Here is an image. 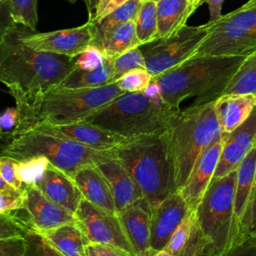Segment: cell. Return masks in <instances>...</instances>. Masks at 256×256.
<instances>
[{"mask_svg":"<svg viewBox=\"0 0 256 256\" xmlns=\"http://www.w3.org/2000/svg\"><path fill=\"white\" fill-rule=\"evenodd\" d=\"M83 198L111 213L117 214L110 186L97 165L79 169L73 176Z\"/></svg>","mask_w":256,"mask_h":256,"instance_id":"44dd1931","label":"cell"},{"mask_svg":"<svg viewBox=\"0 0 256 256\" xmlns=\"http://www.w3.org/2000/svg\"><path fill=\"white\" fill-rule=\"evenodd\" d=\"M206 250V240L200 225L197 221L196 213L190 235L179 252L178 256H204Z\"/></svg>","mask_w":256,"mask_h":256,"instance_id":"f35d334b","label":"cell"},{"mask_svg":"<svg viewBox=\"0 0 256 256\" xmlns=\"http://www.w3.org/2000/svg\"><path fill=\"white\" fill-rule=\"evenodd\" d=\"M225 256H256V237L236 243Z\"/></svg>","mask_w":256,"mask_h":256,"instance_id":"ee69618b","label":"cell"},{"mask_svg":"<svg viewBox=\"0 0 256 256\" xmlns=\"http://www.w3.org/2000/svg\"><path fill=\"white\" fill-rule=\"evenodd\" d=\"M136 69H146L145 58L140 47L133 48L114 58L112 82H117L123 75Z\"/></svg>","mask_w":256,"mask_h":256,"instance_id":"1f68e13d","label":"cell"},{"mask_svg":"<svg viewBox=\"0 0 256 256\" xmlns=\"http://www.w3.org/2000/svg\"><path fill=\"white\" fill-rule=\"evenodd\" d=\"M253 237H256V187L239 224L235 244Z\"/></svg>","mask_w":256,"mask_h":256,"instance_id":"74e56055","label":"cell"},{"mask_svg":"<svg viewBox=\"0 0 256 256\" xmlns=\"http://www.w3.org/2000/svg\"><path fill=\"white\" fill-rule=\"evenodd\" d=\"M9 16L12 23L34 31L38 23L37 0H8Z\"/></svg>","mask_w":256,"mask_h":256,"instance_id":"4dcf8cb0","label":"cell"},{"mask_svg":"<svg viewBox=\"0 0 256 256\" xmlns=\"http://www.w3.org/2000/svg\"><path fill=\"white\" fill-rule=\"evenodd\" d=\"M223 2L224 0H202V4L206 3L209 8V15H210L209 22H214L222 16L221 10H222Z\"/></svg>","mask_w":256,"mask_h":256,"instance_id":"bcb514c9","label":"cell"},{"mask_svg":"<svg viewBox=\"0 0 256 256\" xmlns=\"http://www.w3.org/2000/svg\"><path fill=\"white\" fill-rule=\"evenodd\" d=\"M142 1H145V0H142Z\"/></svg>","mask_w":256,"mask_h":256,"instance_id":"11a10c76","label":"cell"},{"mask_svg":"<svg viewBox=\"0 0 256 256\" xmlns=\"http://www.w3.org/2000/svg\"><path fill=\"white\" fill-rule=\"evenodd\" d=\"M24 209L32 228L41 234L61 225L76 222L74 213L51 201L34 184L28 185L25 189Z\"/></svg>","mask_w":256,"mask_h":256,"instance_id":"2e32d148","label":"cell"},{"mask_svg":"<svg viewBox=\"0 0 256 256\" xmlns=\"http://www.w3.org/2000/svg\"><path fill=\"white\" fill-rule=\"evenodd\" d=\"M224 145L212 180L219 179L237 170L242 160L256 144V107L240 126L227 135H222Z\"/></svg>","mask_w":256,"mask_h":256,"instance_id":"9a60e30c","label":"cell"},{"mask_svg":"<svg viewBox=\"0 0 256 256\" xmlns=\"http://www.w3.org/2000/svg\"><path fill=\"white\" fill-rule=\"evenodd\" d=\"M136 256H150L151 207L145 198L117 213Z\"/></svg>","mask_w":256,"mask_h":256,"instance_id":"d6986e66","label":"cell"},{"mask_svg":"<svg viewBox=\"0 0 256 256\" xmlns=\"http://www.w3.org/2000/svg\"><path fill=\"white\" fill-rule=\"evenodd\" d=\"M106 57H117L133 48L140 47L136 33L135 20L119 25L101 36L96 37L95 44Z\"/></svg>","mask_w":256,"mask_h":256,"instance_id":"d4e9b609","label":"cell"},{"mask_svg":"<svg viewBox=\"0 0 256 256\" xmlns=\"http://www.w3.org/2000/svg\"><path fill=\"white\" fill-rule=\"evenodd\" d=\"M237 170L212 180L195 210L206 240L204 256H225L236 241L238 226L234 214Z\"/></svg>","mask_w":256,"mask_h":256,"instance_id":"ba28073f","label":"cell"},{"mask_svg":"<svg viewBox=\"0 0 256 256\" xmlns=\"http://www.w3.org/2000/svg\"><path fill=\"white\" fill-rule=\"evenodd\" d=\"M210 24L184 25L169 37L158 38L140 46L146 69L153 77L180 65L194 55L208 34Z\"/></svg>","mask_w":256,"mask_h":256,"instance_id":"30bf717a","label":"cell"},{"mask_svg":"<svg viewBox=\"0 0 256 256\" xmlns=\"http://www.w3.org/2000/svg\"><path fill=\"white\" fill-rule=\"evenodd\" d=\"M142 2V0H129L127 3L105 16L99 22L94 23L96 27V37L103 35L107 31L119 25L135 20Z\"/></svg>","mask_w":256,"mask_h":256,"instance_id":"f546056e","label":"cell"},{"mask_svg":"<svg viewBox=\"0 0 256 256\" xmlns=\"http://www.w3.org/2000/svg\"><path fill=\"white\" fill-rule=\"evenodd\" d=\"M195 219V210H190L180 225L176 228V230L171 235L170 239L168 240L164 250L167 251L171 256H178L179 252L181 251L182 247L184 246L185 242L187 241L193 222Z\"/></svg>","mask_w":256,"mask_h":256,"instance_id":"836d02e7","label":"cell"},{"mask_svg":"<svg viewBox=\"0 0 256 256\" xmlns=\"http://www.w3.org/2000/svg\"><path fill=\"white\" fill-rule=\"evenodd\" d=\"M42 235L65 256H88L86 247L90 241L76 222L53 228Z\"/></svg>","mask_w":256,"mask_h":256,"instance_id":"4316f807","label":"cell"},{"mask_svg":"<svg viewBox=\"0 0 256 256\" xmlns=\"http://www.w3.org/2000/svg\"><path fill=\"white\" fill-rule=\"evenodd\" d=\"M19 119V111L17 107H9L7 108L1 115L0 126H1V134L2 136L6 134L8 136L12 130L15 128Z\"/></svg>","mask_w":256,"mask_h":256,"instance_id":"7bdbcfd3","label":"cell"},{"mask_svg":"<svg viewBox=\"0 0 256 256\" xmlns=\"http://www.w3.org/2000/svg\"><path fill=\"white\" fill-rule=\"evenodd\" d=\"M86 250L88 256H127L115 248L99 243L90 242Z\"/></svg>","mask_w":256,"mask_h":256,"instance_id":"f6af8a7d","label":"cell"},{"mask_svg":"<svg viewBox=\"0 0 256 256\" xmlns=\"http://www.w3.org/2000/svg\"><path fill=\"white\" fill-rule=\"evenodd\" d=\"M66 1H68V2H70V3H75L77 0H66Z\"/></svg>","mask_w":256,"mask_h":256,"instance_id":"816d5d0a","label":"cell"},{"mask_svg":"<svg viewBox=\"0 0 256 256\" xmlns=\"http://www.w3.org/2000/svg\"><path fill=\"white\" fill-rule=\"evenodd\" d=\"M209 24L208 34L193 56H247L256 50V0Z\"/></svg>","mask_w":256,"mask_h":256,"instance_id":"9c48e42d","label":"cell"},{"mask_svg":"<svg viewBox=\"0 0 256 256\" xmlns=\"http://www.w3.org/2000/svg\"><path fill=\"white\" fill-rule=\"evenodd\" d=\"M136 33L141 44H147L157 39L158 36V20H157V4L152 0H145L135 19Z\"/></svg>","mask_w":256,"mask_h":256,"instance_id":"f1b7e54d","label":"cell"},{"mask_svg":"<svg viewBox=\"0 0 256 256\" xmlns=\"http://www.w3.org/2000/svg\"><path fill=\"white\" fill-rule=\"evenodd\" d=\"M25 190L20 191L0 177V214L24 209Z\"/></svg>","mask_w":256,"mask_h":256,"instance_id":"e575fe53","label":"cell"},{"mask_svg":"<svg viewBox=\"0 0 256 256\" xmlns=\"http://www.w3.org/2000/svg\"><path fill=\"white\" fill-rule=\"evenodd\" d=\"M96 27L92 22L57 31L32 33L25 29L22 42L37 51L67 55L76 58L95 44Z\"/></svg>","mask_w":256,"mask_h":256,"instance_id":"7c38bea8","label":"cell"},{"mask_svg":"<svg viewBox=\"0 0 256 256\" xmlns=\"http://www.w3.org/2000/svg\"><path fill=\"white\" fill-rule=\"evenodd\" d=\"M153 76L147 69H136L123 75L116 83L124 92H140L150 85Z\"/></svg>","mask_w":256,"mask_h":256,"instance_id":"8d00e7d4","label":"cell"},{"mask_svg":"<svg viewBox=\"0 0 256 256\" xmlns=\"http://www.w3.org/2000/svg\"><path fill=\"white\" fill-rule=\"evenodd\" d=\"M26 237V253L25 256H65L48 239L41 233L30 230Z\"/></svg>","mask_w":256,"mask_h":256,"instance_id":"d6a6232c","label":"cell"},{"mask_svg":"<svg viewBox=\"0 0 256 256\" xmlns=\"http://www.w3.org/2000/svg\"><path fill=\"white\" fill-rule=\"evenodd\" d=\"M255 187H256V175H255Z\"/></svg>","mask_w":256,"mask_h":256,"instance_id":"db71d44e","label":"cell"},{"mask_svg":"<svg viewBox=\"0 0 256 256\" xmlns=\"http://www.w3.org/2000/svg\"><path fill=\"white\" fill-rule=\"evenodd\" d=\"M17 164H18L17 160L10 157H6V156H1L0 157V177L15 189L24 191L27 185H25L19 177Z\"/></svg>","mask_w":256,"mask_h":256,"instance_id":"ab89813d","label":"cell"},{"mask_svg":"<svg viewBox=\"0 0 256 256\" xmlns=\"http://www.w3.org/2000/svg\"><path fill=\"white\" fill-rule=\"evenodd\" d=\"M48 162L44 157H33L18 161L17 169L22 182L27 186L35 184L42 175Z\"/></svg>","mask_w":256,"mask_h":256,"instance_id":"d590c367","label":"cell"},{"mask_svg":"<svg viewBox=\"0 0 256 256\" xmlns=\"http://www.w3.org/2000/svg\"><path fill=\"white\" fill-rule=\"evenodd\" d=\"M123 93L116 82L96 88H52L29 103L16 106L19 119L6 137L39 125H65L84 120Z\"/></svg>","mask_w":256,"mask_h":256,"instance_id":"3957f363","label":"cell"},{"mask_svg":"<svg viewBox=\"0 0 256 256\" xmlns=\"http://www.w3.org/2000/svg\"><path fill=\"white\" fill-rule=\"evenodd\" d=\"M243 94L256 95V50L244 58L220 96Z\"/></svg>","mask_w":256,"mask_h":256,"instance_id":"83f0119b","label":"cell"},{"mask_svg":"<svg viewBox=\"0 0 256 256\" xmlns=\"http://www.w3.org/2000/svg\"><path fill=\"white\" fill-rule=\"evenodd\" d=\"M177 110L162 98H151L144 91L124 92L84 120L132 138L164 132Z\"/></svg>","mask_w":256,"mask_h":256,"instance_id":"8992f818","label":"cell"},{"mask_svg":"<svg viewBox=\"0 0 256 256\" xmlns=\"http://www.w3.org/2000/svg\"><path fill=\"white\" fill-rule=\"evenodd\" d=\"M256 107L255 94L223 95L215 100L217 118L222 135H227L240 126Z\"/></svg>","mask_w":256,"mask_h":256,"instance_id":"7402d4cb","label":"cell"},{"mask_svg":"<svg viewBox=\"0 0 256 256\" xmlns=\"http://www.w3.org/2000/svg\"><path fill=\"white\" fill-rule=\"evenodd\" d=\"M166 133L174 163L175 185L180 190L201 153L222 136L215 101L178 109Z\"/></svg>","mask_w":256,"mask_h":256,"instance_id":"5b68a950","label":"cell"},{"mask_svg":"<svg viewBox=\"0 0 256 256\" xmlns=\"http://www.w3.org/2000/svg\"><path fill=\"white\" fill-rule=\"evenodd\" d=\"M189 2L194 10H196L200 5H202V0H189Z\"/></svg>","mask_w":256,"mask_h":256,"instance_id":"c3c4849f","label":"cell"},{"mask_svg":"<svg viewBox=\"0 0 256 256\" xmlns=\"http://www.w3.org/2000/svg\"><path fill=\"white\" fill-rule=\"evenodd\" d=\"M112 152L130 172L151 210L178 191L166 130L128 138Z\"/></svg>","mask_w":256,"mask_h":256,"instance_id":"277c9868","label":"cell"},{"mask_svg":"<svg viewBox=\"0 0 256 256\" xmlns=\"http://www.w3.org/2000/svg\"><path fill=\"white\" fill-rule=\"evenodd\" d=\"M129 0H99L94 11L89 14L88 21L92 23L99 22L105 16L110 14L115 9L127 3Z\"/></svg>","mask_w":256,"mask_h":256,"instance_id":"b9f144b4","label":"cell"},{"mask_svg":"<svg viewBox=\"0 0 256 256\" xmlns=\"http://www.w3.org/2000/svg\"><path fill=\"white\" fill-rule=\"evenodd\" d=\"M223 145L224 138L221 136L201 153L185 184L179 190L191 210H196L212 182Z\"/></svg>","mask_w":256,"mask_h":256,"instance_id":"4fadbf2b","label":"cell"},{"mask_svg":"<svg viewBox=\"0 0 256 256\" xmlns=\"http://www.w3.org/2000/svg\"><path fill=\"white\" fill-rule=\"evenodd\" d=\"M150 256H171L167 251H165L164 249L163 250H160L158 252H155L153 254H151Z\"/></svg>","mask_w":256,"mask_h":256,"instance_id":"681fc988","label":"cell"},{"mask_svg":"<svg viewBox=\"0 0 256 256\" xmlns=\"http://www.w3.org/2000/svg\"><path fill=\"white\" fill-rule=\"evenodd\" d=\"M7 2H8V0H0V3H1V5H2V6L6 5V4H7Z\"/></svg>","mask_w":256,"mask_h":256,"instance_id":"f907efd6","label":"cell"},{"mask_svg":"<svg viewBox=\"0 0 256 256\" xmlns=\"http://www.w3.org/2000/svg\"><path fill=\"white\" fill-rule=\"evenodd\" d=\"M34 128L73 140L88 148L99 151H111L128 139L86 120L65 125H39Z\"/></svg>","mask_w":256,"mask_h":256,"instance_id":"e0dca14e","label":"cell"},{"mask_svg":"<svg viewBox=\"0 0 256 256\" xmlns=\"http://www.w3.org/2000/svg\"><path fill=\"white\" fill-rule=\"evenodd\" d=\"M54 203L75 213L84 199L73 176L47 163L42 175L34 184Z\"/></svg>","mask_w":256,"mask_h":256,"instance_id":"ac0fdd59","label":"cell"},{"mask_svg":"<svg viewBox=\"0 0 256 256\" xmlns=\"http://www.w3.org/2000/svg\"><path fill=\"white\" fill-rule=\"evenodd\" d=\"M97 167L110 186L117 213L144 198L130 172L115 156L98 163Z\"/></svg>","mask_w":256,"mask_h":256,"instance_id":"ffe728a7","label":"cell"},{"mask_svg":"<svg viewBox=\"0 0 256 256\" xmlns=\"http://www.w3.org/2000/svg\"><path fill=\"white\" fill-rule=\"evenodd\" d=\"M83 1H84L85 5L87 7L88 13L91 14L94 11V9H95V7H96V5H97L99 0H83Z\"/></svg>","mask_w":256,"mask_h":256,"instance_id":"7dc6e473","label":"cell"},{"mask_svg":"<svg viewBox=\"0 0 256 256\" xmlns=\"http://www.w3.org/2000/svg\"><path fill=\"white\" fill-rule=\"evenodd\" d=\"M115 58V57H114ZM113 57H106L98 65L74 68L58 86L61 88H96L112 84Z\"/></svg>","mask_w":256,"mask_h":256,"instance_id":"cb8c5ba5","label":"cell"},{"mask_svg":"<svg viewBox=\"0 0 256 256\" xmlns=\"http://www.w3.org/2000/svg\"><path fill=\"white\" fill-rule=\"evenodd\" d=\"M2 147L1 156L23 160L44 157L51 164L71 176L81 168L114 157L111 151H99L88 148L73 140L43 131L37 128L7 138Z\"/></svg>","mask_w":256,"mask_h":256,"instance_id":"52a82bcc","label":"cell"},{"mask_svg":"<svg viewBox=\"0 0 256 256\" xmlns=\"http://www.w3.org/2000/svg\"><path fill=\"white\" fill-rule=\"evenodd\" d=\"M76 224L92 243L110 246L127 256H136L117 214L83 199L76 210Z\"/></svg>","mask_w":256,"mask_h":256,"instance_id":"8fae6325","label":"cell"},{"mask_svg":"<svg viewBox=\"0 0 256 256\" xmlns=\"http://www.w3.org/2000/svg\"><path fill=\"white\" fill-rule=\"evenodd\" d=\"M245 57L192 56L152 81L158 85L163 101L175 109L189 97H196L194 105L215 101Z\"/></svg>","mask_w":256,"mask_h":256,"instance_id":"7a4b0ae2","label":"cell"},{"mask_svg":"<svg viewBox=\"0 0 256 256\" xmlns=\"http://www.w3.org/2000/svg\"><path fill=\"white\" fill-rule=\"evenodd\" d=\"M157 4L158 38L169 37L186 25L195 11L189 0H161Z\"/></svg>","mask_w":256,"mask_h":256,"instance_id":"484cf974","label":"cell"},{"mask_svg":"<svg viewBox=\"0 0 256 256\" xmlns=\"http://www.w3.org/2000/svg\"><path fill=\"white\" fill-rule=\"evenodd\" d=\"M17 25H6L1 32L0 80L19 106L58 87L74 68L75 58L26 46L21 40L24 26Z\"/></svg>","mask_w":256,"mask_h":256,"instance_id":"6da1fadb","label":"cell"},{"mask_svg":"<svg viewBox=\"0 0 256 256\" xmlns=\"http://www.w3.org/2000/svg\"><path fill=\"white\" fill-rule=\"evenodd\" d=\"M256 175V144L237 168V178L234 198V214L237 226L244 216L251 196L255 189Z\"/></svg>","mask_w":256,"mask_h":256,"instance_id":"603a6c76","label":"cell"},{"mask_svg":"<svg viewBox=\"0 0 256 256\" xmlns=\"http://www.w3.org/2000/svg\"><path fill=\"white\" fill-rule=\"evenodd\" d=\"M190 210L179 190L151 210V249L153 253L165 248L171 235Z\"/></svg>","mask_w":256,"mask_h":256,"instance_id":"5bb4252c","label":"cell"},{"mask_svg":"<svg viewBox=\"0 0 256 256\" xmlns=\"http://www.w3.org/2000/svg\"><path fill=\"white\" fill-rule=\"evenodd\" d=\"M152 1H154V2L157 3V2H159V1H161V0H152Z\"/></svg>","mask_w":256,"mask_h":256,"instance_id":"f5cc1de1","label":"cell"},{"mask_svg":"<svg viewBox=\"0 0 256 256\" xmlns=\"http://www.w3.org/2000/svg\"><path fill=\"white\" fill-rule=\"evenodd\" d=\"M26 246L25 236L0 239V256H25Z\"/></svg>","mask_w":256,"mask_h":256,"instance_id":"60d3db41","label":"cell"}]
</instances>
